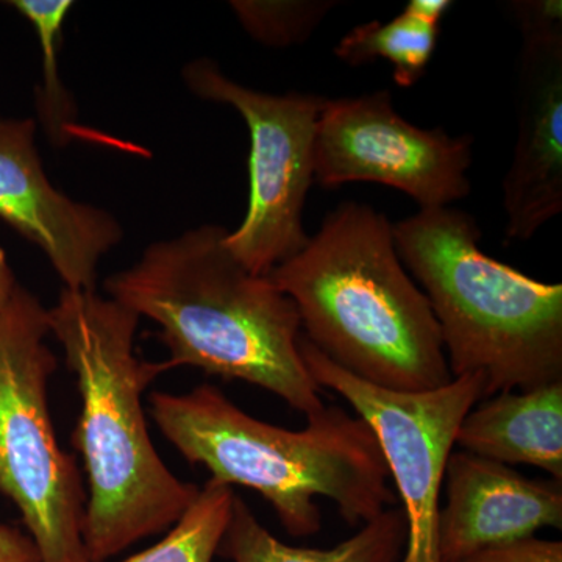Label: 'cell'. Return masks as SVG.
Segmentation results:
<instances>
[{
  "label": "cell",
  "mask_w": 562,
  "mask_h": 562,
  "mask_svg": "<svg viewBox=\"0 0 562 562\" xmlns=\"http://www.w3.org/2000/svg\"><path fill=\"white\" fill-rule=\"evenodd\" d=\"M221 225L154 243L106 280L110 299L157 322L171 351L166 371L202 369L272 392L312 417L325 408L302 360L301 316L268 276H255L225 246Z\"/></svg>",
  "instance_id": "cell-1"
},
{
  "label": "cell",
  "mask_w": 562,
  "mask_h": 562,
  "mask_svg": "<svg viewBox=\"0 0 562 562\" xmlns=\"http://www.w3.org/2000/svg\"><path fill=\"white\" fill-rule=\"evenodd\" d=\"M47 321L80 392L72 441L90 486L83 542L88 561L103 562L171 528L201 490L177 479L151 442L143 394L166 368L136 357L138 314L65 288Z\"/></svg>",
  "instance_id": "cell-2"
},
{
  "label": "cell",
  "mask_w": 562,
  "mask_h": 562,
  "mask_svg": "<svg viewBox=\"0 0 562 562\" xmlns=\"http://www.w3.org/2000/svg\"><path fill=\"white\" fill-rule=\"evenodd\" d=\"M268 277L294 302L305 338L362 382L397 392L452 382L430 302L403 268L391 222L371 205L336 206Z\"/></svg>",
  "instance_id": "cell-3"
},
{
  "label": "cell",
  "mask_w": 562,
  "mask_h": 562,
  "mask_svg": "<svg viewBox=\"0 0 562 562\" xmlns=\"http://www.w3.org/2000/svg\"><path fill=\"white\" fill-rule=\"evenodd\" d=\"M149 403L184 460L209 469L213 482L257 491L295 538L321 531L316 497L335 503L350 527L397 505L372 428L339 406H325L292 431L255 419L210 384L187 394L157 391Z\"/></svg>",
  "instance_id": "cell-4"
},
{
  "label": "cell",
  "mask_w": 562,
  "mask_h": 562,
  "mask_svg": "<svg viewBox=\"0 0 562 562\" xmlns=\"http://www.w3.org/2000/svg\"><path fill=\"white\" fill-rule=\"evenodd\" d=\"M392 236L430 302L453 379L483 375V398L562 382V284L484 254L475 217L452 206L419 210Z\"/></svg>",
  "instance_id": "cell-5"
},
{
  "label": "cell",
  "mask_w": 562,
  "mask_h": 562,
  "mask_svg": "<svg viewBox=\"0 0 562 562\" xmlns=\"http://www.w3.org/2000/svg\"><path fill=\"white\" fill-rule=\"evenodd\" d=\"M47 310L18 284L0 310V494L20 509L41 562H90L87 494L52 425L47 384L57 360Z\"/></svg>",
  "instance_id": "cell-6"
},
{
  "label": "cell",
  "mask_w": 562,
  "mask_h": 562,
  "mask_svg": "<svg viewBox=\"0 0 562 562\" xmlns=\"http://www.w3.org/2000/svg\"><path fill=\"white\" fill-rule=\"evenodd\" d=\"M183 79L192 94L233 106L249 127V205L225 246L251 273L268 276L308 243L303 209L314 183L317 121L327 98L251 90L209 58L190 63Z\"/></svg>",
  "instance_id": "cell-7"
},
{
  "label": "cell",
  "mask_w": 562,
  "mask_h": 562,
  "mask_svg": "<svg viewBox=\"0 0 562 562\" xmlns=\"http://www.w3.org/2000/svg\"><path fill=\"white\" fill-rule=\"evenodd\" d=\"M299 347L317 386L341 395L375 435L405 513L408 535L402 562H441L438 517L447 461L462 419L483 401L486 380L471 373L438 390L387 391L344 371L305 336Z\"/></svg>",
  "instance_id": "cell-8"
},
{
  "label": "cell",
  "mask_w": 562,
  "mask_h": 562,
  "mask_svg": "<svg viewBox=\"0 0 562 562\" xmlns=\"http://www.w3.org/2000/svg\"><path fill=\"white\" fill-rule=\"evenodd\" d=\"M472 161L471 135L416 127L387 90L327 99L317 121L314 181L327 190L368 181L405 192L420 210L442 209L471 194Z\"/></svg>",
  "instance_id": "cell-9"
},
{
  "label": "cell",
  "mask_w": 562,
  "mask_h": 562,
  "mask_svg": "<svg viewBox=\"0 0 562 562\" xmlns=\"http://www.w3.org/2000/svg\"><path fill=\"white\" fill-rule=\"evenodd\" d=\"M522 35L517 139L503 179L505 241H528L562 211V3H508Z\"/></svg>",
  "instance_id": "cell-10"
},
{
  "label": "cell",
  "mask_w": 562,
  "mask_h": 562,
  "mask_svg": "<svg viewBox=\"0 0 562 562\" xmlns=\"http://www.w3.org/2000/svg\"><path fill=\"white\" fill-rule=\"evenodd\" d=\"M35 132V121L0 120V221L44 251L66 290L94 291L99 261L121 243L120 222L55 190Z\"/></svg>",
  "instance_id": "cell-11"
},
{
  "label": "cell",
  "mask_w": 562,
  "mask_h": 562,
  "mask_svg": "<svg viewBox=\"0 0 562 562\" xmlns=\"http://www.w3.org/2000/svg\"><path fill=\"white\" fill-rule=\"evenodd\" d=\"M439 508L438 554L458 562L480 550L562 527V483L531 480L464 450L450 453Z\"/></svg>",
  "instance_id": "cell-12"
},
{
  "label": "cell",
  "mask_w": 562,
  "mask_h": 562,
  "mask_svg": "<svg viewBox=\"0 0 562 562\" xmlns=\"http://www.w3.org/2000/svg\"><path fill=\"white\" fill-rule=\"evenodd\" d=\"M454 446L502 464L532 465L562 483V382L483 398L465 414Z\"/></svg>",
  "instance_id": "cell-13"
},
{
  "label": "cell",
  "mask_w": 562,
  "mask_h": 562,
  "mask_svg": "<svg viewBox=\"0 0 562 562\" xmlns=\"http://www.w3.org/2000/svg\"><path fill=\"white\" fill-rule=\"evenodd\" d=\"M406 535L405 513L394 506L331 549L292 547L266 530L249 506L235 497L220 554L232 562H397Z\"/></svg>",
  "instance_id": "cell-14"
},
{
  "label": "cell",
  "mask_w": 562,
  "mask_h": 562,
  "mask_svg": "<svg viewBox=\"0 0 562 562\" xmlns=\"http://www.w3.org/2000/svg\"><path fill=\"white\" fill-rule=\"evenodd\" d=\"M452 5L450 0H409L391 21H372L351 29L335 47V55L353 68L376 60L390 61L395 83L413 87L430 66L441 22Z\"/></svg>",
  "instance_id": "cell-15"
},
{
  "label": "cell",
  "mask_w": 562,
  "mask_h": 562,
  "mask_svg": "<svg viewBox=\"0 0 562 562\" xmlns=\"http://www.w3.org/2000/svg\"><path fill=\"white\" fill-rule=\"evenodd\" d=\"M235 497L231 486L209 480L160 542L120 562H213L231 524Z\"/></svg>",
  "instance_id": "cell-16"
},
{
  "label": "cell",
  "mask_w": 562,
  "mask_h": 562,
  "mask_svg": "<svg viewBox=\"0 0 562 562\" xmlns=\"http://www.w3.org/2000/svg\"><path fill=\"white\" fill-rule=\"evenodd\" d=\"M9 5L21 13L32 27L43 55V88L38 94L41 121L52 139H68L76 106L58 76V49H60L63 25L74 3L69 0H10Z\"/></svg>",
  "instance_id": "cell-17"
},
{
  "label": "cell",
  "mask_w": 562,
  "mask_h": 562,
  "mask_svg": "<svg viewBox=\"0 0 562 562\" xmlns=\"http://www.w3.org/2000/svg\"><path fill=\"white\" fill-rule=\"evenodd\" d=\"M243 27L265 46L303 44L333 9L335 0H235L231 3Z\"/></svg>",
  "instance_id": "cell-18"
},
{
  "label": "cell",
  "mask_w": 562,
  "mask_h": 562,
  "mask_svg": "<svg viewBox=\"0 0 562 562\" xmlns=\"http://www.w3.org/2000/svg\"><path fill=\"white\" fill-rule=\"evenodd\" d=\"M458 562H562V542L531 536L480 550Z\"/></svg>",
  "instance_id": "cell-19"
},
{
  "label": "cell",
  "mask_w": 562,
  "mask_h": 562,
  "mask_svg": "<svg viewBox=\"0 0 562 562\" xmlns=\"http://www.w3.org/2000/svg\"><path fill=\"white\" fill-rule=\"evenodd\" d=\"M0 562H41L31 536L0 524Z\"/></svg>",
  "instance_id": "cell-20"
},
{
  "label": "cell",
  "mask_w": 562,
  "mask_h": 562,
  "mask_svg": "<svg viewBox=\"0 0 562 562\" xmlns=\"http://www.w3.org/2000/svg\"><path fill=\"white\" fill-rule=\"evenodd\" d=\"M16 288L18 283L7 261L5 250L0 247V310L9 303Z\"/></svg>",
  "instance_id": "cell-21"
}]
</instances>
